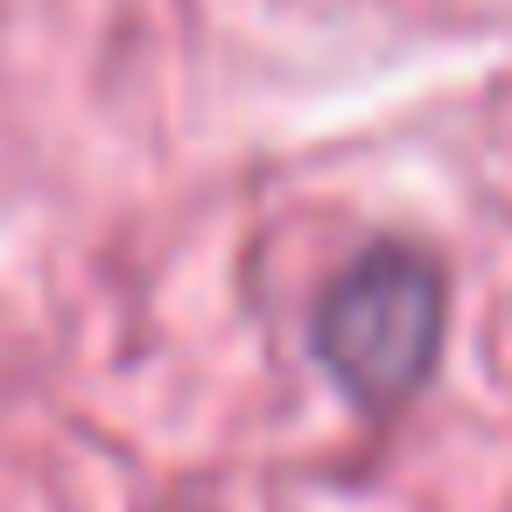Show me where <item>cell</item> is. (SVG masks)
Returning a JSON list of instances; mask_svg holds the SVG:
<instances>
[{
    "label": "cell",
    "mask_w": 512,
    "mask_h": 512,
    "mask_svg": "<svg viewBox=\"0 0 512 512\" xmlns=\"http://www.w3.org/2000/svg\"><path fill=\"white\" fill-rule=\"evenodd\" d=\"M442 323H449L442 267L421 246H372L323 295V309H316V351H323L330 379L365 414H393L435 372Z\"/></svg>",
    "instance_id": "cell-1"
}]
</instances>
